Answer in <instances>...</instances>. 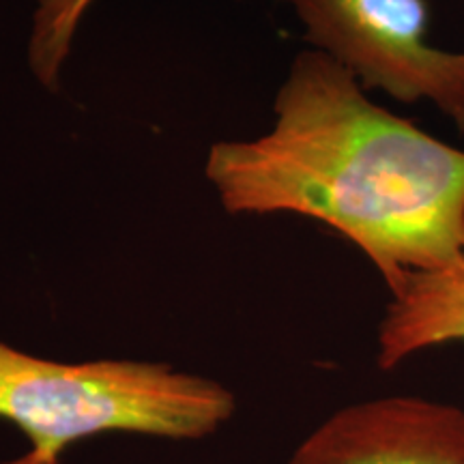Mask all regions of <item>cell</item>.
<instances>
[{
    "label": "cell",
    "mask_w": 464,
    "mask_h": 464,
    "mask_svg": "<svg viewBox=\"0 0 464 464\" xmlns=\"http://www.w3.org/2000/svg\"><path fill=\"white\" fill-rule=\"evenodd\" d=\"M205 177L232 216H301L329 226L390 293L409 274L464 256V150L365 95L316 50L290 63L274 125L208 149Z\"/></svg>",
    "instance_id": "6da1fadb"
},
{
    "label": "cell",
    "mask_w": 464,
    "mask_h": 464,
    "mask_svg": "<svg viewBox=\"0 0 464 464\" xmlns=\"http://www.w3.org/2000/svg\"><path fill=\"white\" fill-rule=\"evenodd\" d=\"M222 382L136 359L54 362L0 340V420L58 462L75 440L106 432L202 439L235 415Z\"/></svg>",
    "instance_id": "7a4b0ae2"
},
{
    "label": "cell",
    "mask_w": 464,
    "mask_h": 464,
    "mask_svg": "<svg viewBox=\"0 0 464 464\" xmlns=\"http://www.w3.org/2000/svg\"><path fill=\"white\" fill-rule=\"evenodd\" d=\"M312 50L353 73L363 91L430 103L464 133V50L430 42L428 0H280Z\"/></svg>",
    "instance_id": "3957f363"
},
{
    "label": "cell",
    "mask_w": 464,
    "mask_h": 464,
    "mask_svg": "<svg viewBox=\"0 0 464 464\" xmlns=\"http://www.w3.org/2000/svg\"><path fill=\"white\" fill-rule=\"evenodd\" d=\"M288 464H464V409L421 396L348 404L307 434Z\"/></svg>",
    "instance_id": "277c9868"
},
{
    "label": "cell",
    "mask_w": 464,
    "mask_h": 464,
    "mask_svg": "<svg viewBox=\"0 0 464 464\" xmlns=\"http://www.w3.org/2000/svg\"><path fill=\"white\" fill-rule=\"evenodd\" d=\"M454 342H464V256L400 282L376 332V365L393 370L428 348Z\"/></svg>",
    "instance_id": "5b68a950"
},
{
    "label": "cell",
    "mask_w": 464,
    "mask_h": 464,
    "mask_svg": "<svg viewBox=\"0 0 464 464\" xmlns=\"http://www.w3.org/2000/svg\"><path fill=\"white\" fill-rule=\"evenodd\" d=\"M95 3L97 0H34L26 61L44 89L54 92L61 89L73 39Z\"/></svg>",
    "instance_id": "8992f818"
},
{
    "label": "cell",
    "mask_w": 464,
    "mask_h": 464,
    "mask_svg": "<svg viewBox=\"0 0 464 464\" xmlns=\"http://www.w3.org/2000/svg\"><path fill=\"white\" fill-rule=\"evenodd\" d=\"M0 464H56L52 458L39 454V451L34 450H28L24 456L20 458H14V460H7V462H0Z\"/></svg>",
    "instance_id": "52a82bcc"
}]
</instances>
